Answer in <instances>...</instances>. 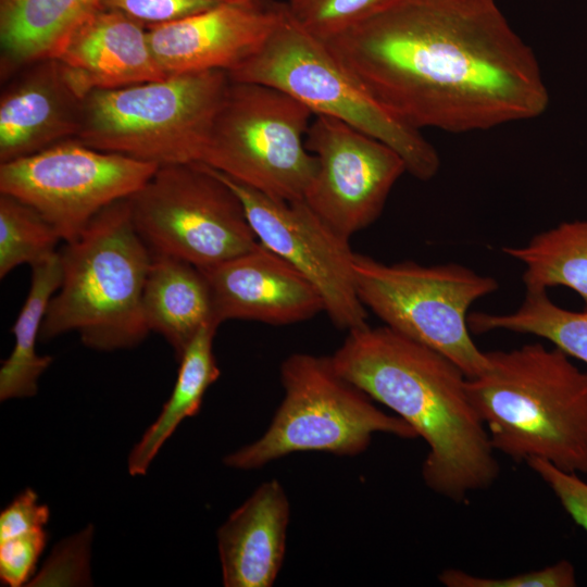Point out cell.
Returning <instances> with one entry per match:
<instances>
[{
  "instance_id": "6da1fadb",
  "label": "cell",
  "mask_w": 587,
  "mask_h": 587,
  "mask_svg": "<svg viewBox=\"0 0 587 587\" xmlns=\"http://www.w3.org/2000/svg\"><path fill=\"white\" fill-rule=\"evenodd\" d=\"M389 113L461 134L538 117L549 92L496 0H387L323 39Z\"/></svg>"
},
{
  "instance_id": "7a4b0ae2",
  "label": "cell",
  "mask_w": 587,
  "mask_h": 587,
  "mask_svg": "<svg viewBox=\"0 0 587 587\" xmlns=\"http://www.w3.org/2000/svg\"><path fill=\"white\" fill-rule=\"evenodd\" d=\"M330 359L425 440L422 477L429 489L459 502L492 486L500 472L496 450L454 362L386 325L348 332Z\"/></svg>"
},
{
  "instance_id": "3957f363",
  "label": "cell",
  "mask_w": 587,
  "mask_h": 587,
  "mask_svg": "<svg viewBox=\"0 0 587 587\" xmlns=\"http://www.w3.org/2000/svg\"><path fill=\"white\" fill-rule=\"evenodd\" d=\"M486 355V369L466 385L494 449L587 474V372L539 342Z\"/></svg>"
},
{
  "instance_id": "277c9868",
  "label": "cell",
  "mask_w": 587,
  "mask_h": 587,
  "mask_svg": "<svg viewBox=\"0 0 587 587\" xmlns=\"http://www.w3.org/2000/svg\"><path fill=\"white\" fill-rule=\"evenodd\" d=\"M62 282L41 325V340L76 332L89 348L111 351L150 332L142 294L152 254L135 229L128 198L100 211L59 251Z\"/></svg>"
},
{
  "instance_id": "5b68a950",
  "label": "cell",
  "mask_w": 587,
  "mask_h": 587,
  "mask_svg": "<svg viewBox=\"0 0 587 587\" xmlns=\"http://www.w3.org/2000/svg\"><path fill=\"white\" fill-rule=\"evenodd\" d=\"M235 82L277 88L304 104L313 115L337 118L392 148L407 173L429 180L439 155L421 130L380 105L335 58L325 42L307 32L282 2L277 23L247 60L227 73Z\"/></svg>"
},
{
  "instance_id": "8992f818",
  "label": "cell",
  "mask_w": 587,
  "mask_h": 587,
  "mask_svg": "<svg viewBox=\"0 0 587 587\" xmlns=\"http://www.w3.org/2000/svg\"><path fill=\"white\" fill-rule=\"evenodd\" d=\"M229 83L227 72L205 71L93 90L76 139L158 166L201 162Z\"/></svg>"
},
{
  "instance_id": "52a82bcc",
  "label": "cell",
  "mask_w": 587,
  "mask_h": 587,
  "mask_svg": "<svg viewBox=\"0 0 587 587\" xmlns=\"http://www.w3.org/2000/svg\"><path fill=\"white\" fill-rule=\"evenodd\" d=\"M280 383L284 397L268 428L258 440L227 454L223 460L227 466L251 471L307 451L355 457L369 448L375 433L417 437L404 420L380 410L341 376L330 355L290 354L280 365Z\"/></svg>"
},
{
  "instance_id": "ba28073f",
  "label": "cell",
  "mask_w": 587,
  "mask_h": 587,
  "mask_svg": "<svg viewBox=\"0 0 587 587\" xmlns=\"http://www.w3.org/2000/svg\"><path fill=\"white\" fill-rule=\"evenodd\" d=\"M312 115L277 88L230 79L200 163L272 198L303 200L316 172L305 147Z\"/></svg>"
},
{
  "instance_id": "9c48e42d",
  "label": "cell",
  "mask_w": 587,
  "mask_h": 587,
  "mask_svg": "<svg viewBox=\"0 0 587 587\" xmlns=\"http://www.w3.org/2000/svg\"><path fill=\"white\" fill-rule=\"evenodd\" d=\"M354 273L362 303L386 326L444 354L467 378L486 369L467 320L471 305L499 288L496 278L458 263L385 264L360 253Z\"/></svg>"
},
{
  "instance_id": "30bf717a",
  "label": "cell",
  "mask_w": 587,
  "mask_h": 587,
  "mask_svg": "<svg viewBox=\"0 0 587 587\" xmlns=\"http://www.w3.org/2000/svg\"><path fill=\"white\" fill-rule=\"evenodd\" d=\"M128 200L135 229L151 254L203 268L259 243L239 197L200 162L160 166Z\"/></svg>"
},
{
  "instance_id": "8fae6325",
  "label": "cell",
  "mask_w": 587,
  "mask_h": 587,
  "mask_svg": "<svg viewBox=\"0 0 587 587\" xmlns=\"http://www.w3.org/2000/svg\"><path fill=\"white\" fill-rule=\"evenodd\" d=\"M159 167L70 138L0 163V193L34 208L68 242L104 208L136 193Z\"/></svg>"
},
{
  "instance_id": "7c38bea8",
  "label": "cell",
  "mask_w": 587,
  "mask_h": 587,
  "mask_svg": "<svg viewBox=\"0 0 587 587\" xmlns=\"http://www.w3.org/2000/svg\"><path fill=\"white\" fill-rule=\"evenodd\" d=\"M213 170V168H212ZM239 197L262 245L296 267L319 291L332 323L347 332L367 326L357 289L355 252L304 200L272 198L213 170Z\"/></svg>"
},
{
  "instance_id": "4fadbf2b",
  "label": "cell",
  "mask_w": 587,
  "mask_h": 587,
  "mask_svg": "<svg viewBox=\"0 0 587 587\" xmlns=\"http://www.w3.org/2000/svg\"><path fill=\"white\" fill-rule=\"evenodd\" d=\"M305 147L316 159V172L303 200L348 239L378 218L407 172L392 148L330 116L312 118Z\"/></svg>"
},
{
  "instance_id": "5bb4252c",
  "label": "cell",
  "mask_w": 587,
  "mask_h": 587,
  "mask_svg": "<svg viewBox=\"0 0 587 587\" xmlns=\"http://www.w3.org/2000/svg\"><path fill=\"white\" fill-rule=\"evenodd\" d=\"M200 270L210 286L217 324L245 320L287 325L324 311L316 288L261 242L245 253Z\"/></svg>"
},
{
  "instance_id": "9a60e30c",
  "label": "cell",
  "mask_w": 587,
  "mask_h": 587,
  "mask_svg": "<svg viewBox=\"0 0 587 587\" xmlns=\"http://www.w3.org/2000/svg\"><path fill=\"white\" fill-rule=\"evenodd\" d=\"M270 8L225 2L183 20L148 27L152 53L165 75L230 72L253 54L278 21Z\"/></svg>"
},
{
  "instance_id": "2e32d148",
  "label": "cell",
  "mask_w": 587,
  "mask_h": 587,
  "mask_svg": "<svg viewBox=\"0 0 587 587\" xmlns=\"http://www.w3.org/2000/svg\"><path fill=\"white\" fill-rule=\"evenodd\" d=\"M0 97V163L76 138L84 99L48 58L16 72Z\"/></svg>"
},
{
  "instance_id": "e0dca14e",
  "label": "cell",
  "mask_w": 587,
  "mask_h": 587,
  "mask_svg": "<svg viewBox=\"0 0 587 587\" xmlns=\"http://www.w3.org/2000/svg\"><path fill=\"white\" fill-rule=\"evenodd\" d=\"M76 92L116 89L166 77L148 29L127 15L100 7L82 22L52 57Z\"/></svg>"
},
{
  "instance_id": "ac0fdd59",
  "label": "cell",
  "mask_w": 587,
  "mask_h": 587,
  "mask_svg": "<svg viewBox=\"0 0 587 587\" xmlns=\"http://www.w3.org/2000/svg\"><path fill=\"white\" fill-rule=\"evenodd\" d=\"M290 504L275 478L262 483L217 530L225 587H271L286 553Z\"/></svg>"
},
{
  "instance_id": "d6986e66",
  "label": "cell",
  "mask_w": 587,
  "mask_h": 587,
  "mask_svg": "<svg viewBox=\"0 0 587 587\" xmlns=\"http://www.w3.org/2000/svg\"><path fill=\"white\" fill-rule=\"evenodd\" d=\"M142 310L149 330L162 335L177 359L207 323L215 322L210 286L202 271L162 254H152Z\"/></svg>"
},
{
  "instance_id": "ffe728a7",
  "label": "cell",
  "mask_w": 587,
  "mask_h": 587,
  "mask_svg": "<svg viewBox=\"0 0 587 587\" xmlns=\"http://www.w3.org/2000/svg\"><path fill=\"white\" fill-rule=\"evenodd\" d=\"M102 0H0V73L52 58Z\"/></svg>"
},
{
  "instance_id": "44dd1931",
  "label": "cell",
  "mask_w": 587,
  "mask_h": 587,
  "mask_svg": "<svg viewBox=\"0 0 587 587\" xmlns=\"http://www.w3.org/2000/svg\"><path fill=\"white\" fill-rule=\"evenodd\" d=\"M218 326L215 322L207 323L178 359L179 369L170 398L129 453L130 475H145L182 421L198 414L205 391L220 376L213 353V339Z\"/></svg>"
},
{
  "instance_id": "7402d4cb",
  "label": "cell",
  "mask_w": 587,
  "mask_h": 587,
  "mask_svg": "<svg viewBox=\"0 0 587 587\" xmlns=\"http://www.w3.org/2000/svg\"><path fill=\"white\" fill-rule=\"evenodd\" d=\"M62 282L59 251L32 265L30 288L12 327L14 346L0 369V400L33 397L38 379L52 363L50 355L37 354L36 340L48 304Z\"/></svg>"
},
{
  "instance_id": "603a6c76",
  "label": "cell",
  "mask_w": 587,
  "mask_h": 587,
  "mask_svg": "<svg viewBox=\"0 0 587 587\" xmlns=\"http://www.w3.org/2000/svg\"><path fill=\"white\" fill-rule=\"evenodd\" d=\"M502 251L523 264L526 289L567 287L587 309V216L560 223L521 247H503Z\"/></svg>"
},
{
  "instance_id": "cb8c5ba5",
  "label": "cell",
  "mask_w": 587,
  "mask_h": 587,
  "mask_svg": "<svg viewBox=\"0 0 587 587\" xmlns=\"http://www.w3.org/2000/svg\"><path fill=\"white\" fill-rule=\"evenodd\" d=\"M467 321L474 334L509 330L534 335L587 364V309L562 308L549 298L547 289H526L523 302L513 312H474Z\"/></svg>"
},
{
  "instance_id": "d4e9b609",
  "label": "cell",
  "mask_w": 587,
  "mask_h": 587,
  "mask_svg": "<svg viewBox=\"0 0 587 587\" xmlns=\"http://www.w3.org/2000/svg\"><path fill=\"white\" fill-rule=\"evenodd\" d=\"M62 240L54 227L34 208L0 193V277L21 264L30 266L54 253Z\"/></svg>"
},
{
  "instance_id": "484cf974",
  "label": "cell",
  "mask_w": 587,
  "mask_h": 587,
  "mask_svg": "<svg viewBox=\"0 0 587 587\" xmlns=\"http://www.w3.org/2000/svg\"><path fill=\"white\" fill-rule=\"evenodd\" d=\"M387 0H288L286 7L307 32L326 39L364 18Z\"/></svg>"
},
{
  "instance_id": "4316f807",
  "label": "cell",
  "mask_w": 587,
  "mask_h": 587,
  "mask_svg": "<svg viewBox=\"0 0 587 587\" xmlns=\"http://www.w3.org/2000/svg\"><path fill=\"white\" fill-rule=\"evenodd\" d=\"M448 587H573L576 586L574 565L561 560L539 570L519 573L505 577H483L459 569H447L439 576Z\"/></svg>"
},
{
  "instance_id": "83f0119b",
  "label": "cell",
  "mask_w": 587,
  "mask_h": 587,
  "mask_svg": "<svg viewBox=\"0 0 587 587\" xmlns=\"http://www.w3.org/2000/svg\"><path fill=\"white\" fill-rule=\"evenodd\" d=\"M232 0H102L101 7L118 11L146 28L183 20ZM239 3V2H238Z\"/></svg>"
},
{
  "instance_id": "f1b7e54d",
  "label": "cell",
  "mask_w": 587,
  "mask_h": 587,
  "mask_svg": "<svg viewBox=\"0 0 587 587\" xmlns=\"http://www.w3.org/2000/svg\"><path fill=\"white\" fill-rule=\"evenodd\" d=\"M48 534L45 528L0 540V578L11 587L24 585L33 574L43 551Z\"/></svg>"
},
{
  "instance_id": "f546056e",
  "label": "cell",
  "mask_w": 587,
  "mask_h": 587,
  "mask_svg": "<svg viewBox=\"0 0 587 587\" xmlns=\"http://www.w3.org/2000/svg\"><path fill=\"white\" fill-rule=\"evenodd\" d=\"M527 465L550 487L572 520L587 532V483L577 473L562 471L542 460Z\"/></svg>"
},
{
  "instance_id": "4dcf8cb0",
  "label": "cell",
  "mask_w": 587,
  "mask_h": 587,
  "mask_svg": "<svg viewBox=\"0 0 587 587\" xmlns=\"http://www.w3.org/2000/svg\"><path fill=\"white\" fill-rule=\"evenodd\" d=\"M50 511L38 501L37 494L26 488L0 514V540L45 528Z\"/></svg>"
},
{
  "instance_id": "1f68e13d",
  "label": "cell",
  "mask_w": 587,
  "mask_h": 587,
  "mask_svg": "<svg viewBox=\"0 0 587 587\" xmlns=\"http://www.w3.org/2000/svg\"><path fill=\"white\" fill-rule=\"evenodd\" d=\"M232 1L251 4V5L261 7V8H270L276 3L275 0H232Z\"/></svg>"
}]
</instances>
